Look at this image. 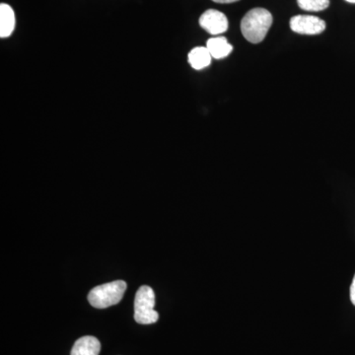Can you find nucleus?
I'll return each instance as SVG.
<instances>
[{
    "label": "nucleus",
    "instance_id": "obj_6",
    "mask_svg": "<svg viewBox=\"0 0 355 355\" xmlns=\"http://www.w3.org/2000/svg\"><path fill=\"white\" fill-rule=\"evenodd\" d=\"M101 343L95 336H86L77 340L70 355H99Z\"/></svg>",
    "mask_w": 355,
    "mask_h": 355
},
{
    "label": "nucleus",
    "instance_id": "obj_10",
    "mask_svg": "<svg viewBox=\"0 0 355 355\" xmlns=\"http://www.w3.org/2000/svg\"><path fill=\"white\" fill-rule=\"evenodd\" d=\"M297 3L303 10L319 12L328 8L330 0H297Z\"/></svg>",
    "mask_w": 355,
    "mask_h": 355
},
{
    "label": "nucleus",
    "instance_id": "obj_2",
    "mask_svg": "<svg viewBox=\"0 0 355 355\" xmlns=\"http://www.w3.org/2000/svg\"><path fill=\"white\" fill-rule=\"evenodd\" d=\"M127 291V284L123 280L109 282L96 286L88 294V301L97 309H105L110 306L118 304Z\"/></svg>",
    "mask_w": 355,
    "mask_h": 355
},
{
    "label": "nucleus",
    "instance_id": "obj_13",
    "mask_svg": "<svg viewBox=\"0 0 355 355\" xmlns=\"http://www.w3.org/2000/svg\"><path fill=\"white\" fill-rule=\"evenodd\" d=\"M345 1L349 2V3H355V0H345Z\"/></svg>",
    "mask_w": 355,
    "mask_h": 355
},
{
    "label": "nucleus",
    "instance_id": "obj_4",
    "mask_svg": "<svg viewBox=\"0 0 355 355\" xmlns=\"http://www.w3.org/2000/svg\"><path fill=\"white\" fill-rule=\"evenodd\" d=\"M291 28L297 34L318 35L324 31L326 23L317 16L297 15L291 18Z\"/></svg>",
    "mask_w": 355,
    "mask_h": 355
},
{
    "label": "nucleus",
    "instance_id": "obj_11",
    "mask_svg": "<svg viewBox=\"0 0 355 355\" xmlns=\"http://www.w3.org/2000/svg\"><path fill=\"white\" fill-rule=\"evenodd\" d=\"M350 300H352V304L355 305V275L352 286H350Z\"/></svg>",
    "mask_w": 355,
    "mask_h": 355
},
{
    "label": "nucleus",
    "instance_id": "obj_7",
    "mask_svg": "<svg viewBox=\"0 0 355 355\" xmlns=\"http://www.w3.org/2000/svg\"><path fill=\"white\" fill-rule=\"evenodd\" d=\"M15 29V14L8 4L0 6V38H8Z\"/></svg>",
    "mask_w": 355,
    "mask_h": 355
},
{
    "label": "nucleus",
    "instance_id": "obj_5",
    "mask_svg": "<svg viewBox=\"0 0 355 355\" xmlns=\"http://www.w3.org/2000/svg\"><path fill=\"white\" fill-rule=\"evenodd\" d=\"M200 25L212 36H218L227 31L228 19L220 11L209 9L200 16Z\"/></svg>",
    "mask_w": 355,
    "mask_h": 355
},
{
    "label": "nucleus",
    "instance_id": "obj_12",
    "mask_svg": "<svg viewBox=\"0 0 355 355\" xmlns=\"http://www.w3.org/2000/svg\"><path fill=\"white\" fill-rule=\"evenodd\" d=\"M212 1L216 2V3H233V2L239 1V0H212Z\"/></svg>",
    "mask_w": 355,
    "mask_h": 355
},
{
    "label": "nucleus",
    "instance_id": "obj_1",
    "mask_svg": "<svg viewBox=\"0 0 355 355\" xmlns=\"http://www.w3.org/2000/svg\"><path fill=\"white\" fill-rule=\"evenodd\" d=\"M272 15L265 8H254L241 21V32L248 42L259 44L263 41L272 27Z\"/></svg>",
    "mask_w": 355,
    "mask_h": 355
},
{
    "label": "nucleus",
    "instance_id": "obj_9",
    "mask_svg": "<svg viewBox=\"0 0 355 355\" xmlns=\"http://www.w3.org/2000/svg\"><path fill=\"white\" fill-rule=\"evenodd\" d=\"M212 57L207 46H198L189 53L188 60L196 70H202L211 64Z\"/></svg>",
    "mask_w": 355,
    "mask_h": 355
},
{
    "label": "nucleus",
    "instance_id": "obj_3",
    "mask_svg": "<svg viewBox=\"0 0 355 355\" xmlns=\"http://www.w3.org/2000/svg\"><path fill=\"white\" fill-rule=\"evenodd\" d=\"M155 294L150 286L139 287L135 299V320L137 323L150 324L156 323L159 314L154 310Z\"/></svg>",
    "mask_w": 355,
    "mask_h": 355
},
{
    "label": "nucleus",
    "instance_id": "obj_8",
    "mask_svg": "<svg viewBox=\"0 0 355 355\" xmlns=\"http://www.w3.org/2000/svg\"><path fill=\"white\" fill-rule=\"evenodd\" d=\"M207 48L212 58H216V60H222V58L228 57L231 51H233L232 44L229 43L225 37L220 36L209 39L207 43Z\"/></svg>",
    "mask_w": 355,
    "mask_h": 355
}]
</instances>
